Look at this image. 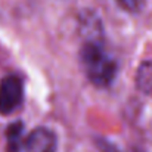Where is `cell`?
Segmentation results:
<instances>
[{"mask_svg": "<svg viewBox=\"0 0 152 152\" xmlns=\"http://www.w3.org/2000/svg\"><path fill=\"white\" fill-rule=\"evenodd\" d=\"M80 62L86 77L96 87H108L117 77V62L96 40H87L80 50Z\"/></svg>", "mask_w": 152, "mask_h": 152, "instance_id": "obj_1", "label": "cell"}, {"mask_svg": "<svg viewBox=\"0 0 152 152\" xmlns=\"http://www.w3.org/2000/svg\"><path fill=\"white\" fill-rule=\"evenodd\" d=\"M24 102V83L15 75H6L0 81V114L9 115L15 112Z\"/></svg>", "mask_w": 152, "mask_h": 152, "instance_id": "obj_2", "label": "cell"}, {"mask_svg": "<svg viewBox=\"0 0 152 152\" xmlns=\"http://www.w3.org/2000/svg\"><path fill=\"white\" fill-rule=\"evenodd\" d=\"M25 152H56L58 137L48 127L34 129L25 139Z\"/></svg>", "mask_w": 152, "mask_h": 152, "instance_id": "obj_3", "label": "cell"}, {"mask_svg": "<svg viewBox=\"0 0 152 152\" xmlns=\"http://www.w3.org/2000/svg\"><path fill=\"white\" fill-rule=\"evenodd\" d=\"M136 87L152 98V61H143L136 71Z\"/></svg>", "mask_w": 152, "mask_h": 152, "instance_id": "obj_4", "label": "cell"}, {"mask_svg": "<svg viewBox=\"0 0 152 152\" xmlns=\"http://www.w3.org/2000/svg\"><path fill=\"white\" fill-rule=\"evenodd\" d=\"M24 124L21 121L12 123L6 129V152H19L25 143H22Z\"/></svg>", "mask_w": 152, "mask_h": 152, "instance_id": "obj_5", "label": "cell"}, {"mask_svg": "<svg viewBox=\"0 0 152 152\" xmlns=\"http://www.w3.org/2000/svg\"><path fill=\"white\" fill-rule=\"evenodd\" d=\"M117 3L127 12H139L142 7H143V3L145 0H117Z\"/></svg>", "mask_w": 152, "mask_h": 152, "instance_id": "obj_6", "label": "cell"}, {"mask_svg": "<svg viewBox=\"0 0 152 152\" xmlns=\"http://www.w3.org/2000/svg\"><path fill=\"white\" fill-rule=\"evenodd\" d=\"M98 145H99V148L102 149V152H120L111 142H108V140L99 139V140H98Z\"/></svg>", "mask_w": 152, "mask_h": 152, "instance_id": "obj_7", "label": "cell"}]
</instances>
